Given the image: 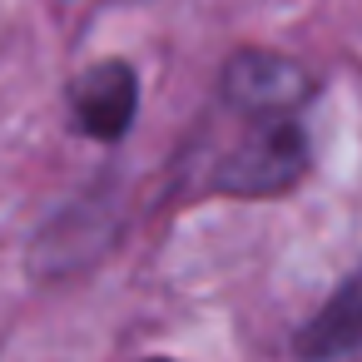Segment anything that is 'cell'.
Segmentation results:
<instances>
[{
	"label": "cell",
	"instance_id": "obj_4",
	"mask_svg": "<svg viewBox=\"0 0 362 362\" xmlns=\"http://www.w3.org/2000/svg\"><path fill=\"white\" fill-rule=\"evenodd\" d=\"M362 347V268L317 308V317L298 332V352L308 362H327V357H342Z\"/></svg>",
	"mask_w": 362,
	"mask_h": 362
},
{
	"label": "cell",
	"instance_id": "obj_3",
	"mask_svg": "<svg viewBox=\"0 0 362 362\" xmlns=\"http://www.w3.org/2000/svg\"><path fill=\"white\" fill-rule=\"evenodd\" d=\"M134 110H139V75L124 60H100L70 80V119L90 139H105V144L124 139V129L134 124Z\"/></svg>",
	"mask_w": 362,
	"mask_h": 362
},
{
	"label": "cell",
	"instance_id": "obj_1",
	"mask_svg": "<svg viewBox=\"0 0 362 362\" xmlns=\"http://www.w3.org/2000/svg\"><path fill=\"white\" fill-rule=\"evenodd\" d=\"M308 169V139L298 129V115L288 119H248V134L223 154L214 169V189L233 199H268L298 184Z\"/></svg>",
	"mask_w": 362,
	"mask_h": 362
},
{
	"label": "cell",
	"instance_id": "obj_5",
	"mask_svg": "<svg viewBox=\"0 0 362 362\" xmlns=\"http://www.w3.org/2000/svg\"><path fill=\"white\" fill-rule=\"evenodd\" d=\"M149 362H169V357H149Z\"/></svg>",
	"mask_w": 362,
	"mask_h": 362
},
{
	"label": "cell",
	"instance_id": "obj_2",
	"mask_svg": "<svg viewBox=\"0 0 362 362\" xmlns=\"http://www.w3.org/2000/svg\"><path fill=\"white\" fill-rule=\"evenodd\" d=\"M223 100L243 119H288L313 100V80L303 65L273 50H238L223 65Z\"/></svg>",
	"mask_w": 362,
	"mask_h": 362
}]
</instances>
